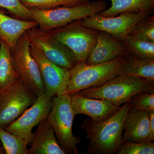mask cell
Wrapping results in <instances>:
<instances>
[{
    "mask_svg": "<svg viewBox=\"0 0 154 154\" xmlns=\"http://www.w3.org/2000/svg\"><path fill=\"white\" fill-rule=\"evenodd\" d=\"M129 102L121 106L109 118L101 122L87 119L81 124L89 139L88 153L114 154L122 143L125 117L130 107Z\"/></svg>",
    "mask_w": 154,
    "mask_h": 154,
    "instance_id": "1",
    "label": "cell"
},
{
    "mask_svg": "<svg viewBox=\"0 0 154 154\" xmlns=\"http://www.w3.org/2000/svg\"><path fill=\"white\" fill-rule=\"evenodd\" d=\"M154 91V82L119 75L101 85L84 89L77 93L88 98L105 99L119 107L129 102L137 94Z\"/></svg>",
    "mask_w": 154,
    "mask_h": 154,
    "instance_id": "2",
    "label": "cell"
},
{
    "mask_svg": "<svg viewBox=\"0 0 154 154\" xmlns=\"http://www.w3.org/2000/svg\"><path fill=\"white\" fill-rule=\"evenodd\" d=\"M105 0L90 1L78 5L62 7L50 10L42 11L30 9L32 18L38 23L39 29L48 32L75 20L83 19L99 14L107 8Z\"/></svg>",
    "mask_w": 154,
    "mask_h": 154,
    "instance_id": "3",
    "label": "cell"
},
{
    "mask_svg": "<svg viewBox=\"0 0 154 154\" xmlns=\"http://www.w3.org/2000/svg\"><path fill=\"white\" fill-rule=\"evenodd\" d=\"M75 117L71 95L66 93L53 97L52 108L47 118L53 128L59 144L66 154H79L77 145L81 138L75 136L72 131Z\"/></svg>",
    "mask_w": 154,
    "mask_h": 154,
    "instance_id": "4",
    "label": "cell"
},
{
    "mask_svg": "<svg viewBox=\"0 0 154 154\" xmlns=\"http://www.w3.org/2000/svg\"><path fill=\"white\" fill-rule=\"evenodd\" d=\"M121 57L105 63L89 65L79 63L70 72V79L67 93L70 95L84 89L98 87L116 76L124 63Z\"/></svg>",
    "mask_w": 154,
    "mask_h": 154,
    "instance_id": "5",
    "label": "cell"
},
{
    "mask_svg": "<svg viewBox=\"0 0 154 154\" xmlns=\"http://www.w3.org/2000/svg\"><path fill=\"white\" fill-rule=\"evenodd\" d=\"M99 31L84 25L83 19L54 28L48 33L68 47L79 63H86L96 43Z\"/></svg>",
    "mask_w": 154,
    "mask_h": 154,
    "instance_id": "6",
    "label": "cell"
},
{
    "mask_svg": "<svg viewBox=\"0 0 154 154\" xmlns=\"http://www.w3.org/2000/svg\"><path fill=\"white\" fill-rule=\"evenodd\" d=\"M38 95L19 79L0 92V127L5 128L36 102Z\"/></svg>",
    "mask_w": 154,
    "mask_h": 154,
    "instance_id": "7",
    "label": "cell"
},
{
    "mask_svg": "<svg viewBox=\"0 0 154 154\" xmlns=\"http://www.w3.org/2000/svg\"><path fill=\"white\" fill-rule=\"evenodd\" d=\"M30 42L26 32L11 48L12 63L20 79L37 95L45 93V89L36 61L30 53Z\"/></svg>",
    "mask_w": 154,
    "mask_h": 154,
    "instance_id": "8",
    "label": "cell"
},
{
    "mask_svg": "<svg viewBox=\"0 0 154 154\" xmlns=\"http://www.w3.org/2000/svg\"><path fill=\"white\" fill-rule=\"evenodd\" d=\"M26 32L30 45L59 66L70 70L79 63L74 54L68 47L38 26L28 29Z\"/></svg>",
    "mask_w": 154,
    "mask_h": 154,
    "instance_id": "9",
    "label": "cell"
},
{
    "mask_svg": "<svg viewBox=\"0 0 154 154\" xmlns=\"http://www.w3.org/2000/svg\"><path fill=\"white\" fill-rule=\"evenodd\" d=\"M53 99L46 93L38 94L34 104L4 129L25 140L29 145L33 137V128L47 117L52 108Z\"/></svg>",
    "mask_w": 154,
    "mask_h": 154,
    "instance_id": "10",
    "label": "cell"
},
{
    "mask_svg": "<svg viewBox=\"0 0 154 154\" xmlns=\"http://www.w3.org/2000/svg\"><path fill=\"white\" fill-rule=\"evenodd\" d=\"M148 12L139 14L123 13L114 17H102L96 14L83 19L84 25L99 31L110 34L116 39L123 42L141 19L149 15Z\"/></svg>",
    "mask_w": 154,
    "mask_h": 154,
    "instance_id": "11",
    "label": "cell"
},
{
    "mask_svg": "<svg viewBox=\"0 0 154 154\" xmlns=\"http://www.w3.org/2000/svg\"><path fill=\"white\" fill-rule=\"evenodd\" d=\"M30 51L38 66L45 93L53 97L66 94L70 79V70L48 59L31 45Z\"/></svg>",
    "mask_w": 154,
    "mask_h": 154,
    "instance_id": "12",
    "label": "cell"
},
{
    "mask_svg": "<svg viewBox=\"0 0 154 154\" xmlns=\"http://www.w3.org/2000/svg\"><path fill=\"white\" fill-rule=\"evenodd\" d=\"M154 140L150 127L149 111L130 106L125 120L122 142L149 143Z\"/></svg>",
    "mask_w": 154,
    "mask_h": 154,
    "instance_id": "13",
    "label": "cell"
},
{
    "mask_svg": "<svg viewBox=\"0 0 154 154\" xmlns=\"http://www.w3.org/2000/svg\"><path fill=\"white\" fill-rule=\"evenodd\" d=\"M71 105L75 116L84 114L96 122L103 121L109 118L121 106H116L105 99L88 98L78 93L72 95Z\"/></svg>",
    "mask_w": 154,
    "mask_h": 154,
    "instance_id": "14",
    "label": "cell"
},
{
    "mask_svg": "<svg viewBox=\"0 0 154 154\" xmlns=\"http://www.w3.org/2000/svg\"><path fill=\"white\" fill-rule=\"evenodd\" d=\"M126 53L122 42L116 39L108 33L99 31L96 44L86 63L89 65L105 63L124 57Z\"/></svg>",
    "mask_w": 154,
    "mask_h": 154,
    "instance_id": "15",
    "label": "cell"
},
{
    "mask_svg": "<svg viewBox=\"0 0 154 154\" xmlns=\"http://www.w3.org/2000/svg\"><path fill=\"white\" fill-rule=\"evenodd\" d=\"M29 145V154H66L59 144L47 117L37 125Z\"/></svg>",
    "mask_w": 154,
    "mask_h": 154,
    "instance_id": "16",
    "label": "cell"
},
{
    "mask_svg": "<svg viewBox=\"0 0 154 154\" xmlns=\"http://www.w3.org/2000/svg\"><path fill=\"white\" fill-rule=\"evenodd\" d=\"M5 9L0 8V38L13 47L18 38L28 29L38 26L35 21H28L13 18L7 15Z\"/></svg>",
    "mask_w": 154,
    "mask_h": 154,
    "instance_id": "17",
    "label": "cell"
},
{
    "mask_svg": "<svg viewBox=\"0 0 154 154\" xmlns=\"http://www.w3.org/2000/svg\"><path fill=\"white\" fill-rule=\"evenodd\" d=\"M119 69L120 75L134 77L154 82V60L138 57L127 52Z\"/></svg>",
    "mask_w": 154,
    "mask_h": 154,
    "instance_id": "18",
    "label": "cell"
},
{
    "mask_svg": "<svg viewBox=\"0 0 154 154\" xmlns=\"http://www.w3.org/2000/svg\"><path fill=\"white\" fill-rule=\"evenodd\" d=\"M111 6L108 8L96 14L100 17H114L123 13L136 14L148 12L153 14L154 0H108Z\"/></svg>",
    "mask_w": 154,
    "mask_h": 154,
    "instance_id": "19",
    "label": "cell"
},
{
    "mask_svg": "<svg viewBox=\"0 0 154 154\" xmlns=\"http://www.w3.org/2000/svg\"><path fill=\"white\" fill-rule=\"evenodd\" d=\"M12 63L11 48L0 38V92L19 79Z\"/></svg>",
    "mask_w": 154,
    "mask_h": 154,
    "instance_id": "20",
    "label": "cell"
},
{
    "mask_svg": "<svg viewBox=\"0 0 154 154\" xmlns=\"http://www.w3.org/2000/svg\"><path fill=\"white\" fill-rule=\"evenodd\" d=\"M122 42L127 52L142 58L154 60V42L141 40L130 35Z\"/></svg>",
    "mask_w": 154,
    "mask_h": 154,
    "instance_id": "21",
    "label": "cell"
},
{
    "mask_svg": "<svg viewBox=\"0 0 154 154\" xmlns=\"http://www.w3.org/2000/svg\"><path fill=\"white\" fill-rule=\"evenodd\" d=\"M0 141L5 154H29L25 140L0 127Z\"/></svg>",
    "mask_w": 154,
    "mask_h": 154,
    "instance_id": "22",
    "label": "cell"
},
{
    "mask_svg": "<svg viewBox=\"0 0 154 154\" xmlns=\"http://www.w3.org/2000/svg\"><path fill=\"white\" fill-rule=\"evenodd\" d=\"M28 9L42 11L50 10L62 7H72L81 5L91 0H19Z\"/></svg>",
    "mask_w": 154,
    "mask_h": 154,
    "instance_id": "23",
    "label": "cell"
},
{
    "mask_svg": "<svg viewBox=\"0 0 154 154\" xmlns=\"http://www.w3.org/2000/svg\"><path fill=\"white\" fill-rule=\"evenodd\" d=\"M130 36L144 41L154 42V16H147L135 25Z\"/></svg>",
    "mask_w": 154,
    "mask_h": 154,
    "instance_id": "24",
    "label": "cell"
},
{
    "mask_svg": "<svg viewBox=\"0 0 154 154\" xmlns=\"http://www.w3.org/2000/svg\"><path fill=\"white\" fill-rule=\"evenodd\" d=\"M0 8L5 9L13 18L25 21H34L30 9L23 5L19 0H0Z\"/></svg>",
    "mask_w": 154,
    "mask_h": 154,
    "instance_id": "25",
    "label": "cell"
},
{
    "mask_svg": "<svg viewBox=\"0 0 154 154\" xmlns=\"http://www.w3.org/2000/svg\"><path fill=\"white\" fill-rule=\"evenodd\" d=\"M116 154H154V143L124 141L116 150Z\"/></svg>",
    "mask_w": 154,
    "mask_h": 154,
    "instance_id": "26",
    "label": "cell"
},
{
    "mask_svg": "<svg viewBox=\"0 0 154 154\" xmlns=\"http://www.w3.org/2000/svg\"><path fill=\"white\" fill-rule=\"evenodd\" d=\"M131 107L140 110H154V92H142L133 96L129 102Z\"/></svg>",
    "mask_w": 154,
    "mask_h": 154,
    "instance_id": "27",
    "label": "cell"
},
{
    "mask_svg": "<svg viewBox=\"0 0 154 154\" xmlns=\"http://www.w3.org/2000/svg\"><path fill=\"white\" fill-rule=\"evenodd\" d=\"M149 119L151 131L154 136V110H149Z\"/></svg>",
    "mask_w": 154,
    "mask_h": 154,
    "instance_id": "28",
    "label": "cell"
},
{
    "mask_svg": "<svg viewBox=\"0 0 154 154\" xmlns=\"http://www.w3.org/2000/svg\"><path fill=\"white\" fill-rule=\"evenodd\" d=\"M0 154H5V150L3 148L2 145V142L0 141Z\"/></svg>",
    "mask_w": 154,
    "mask_h": 154,
    "instance_id": "29",
    "label": "cell"
}]
</instances>
